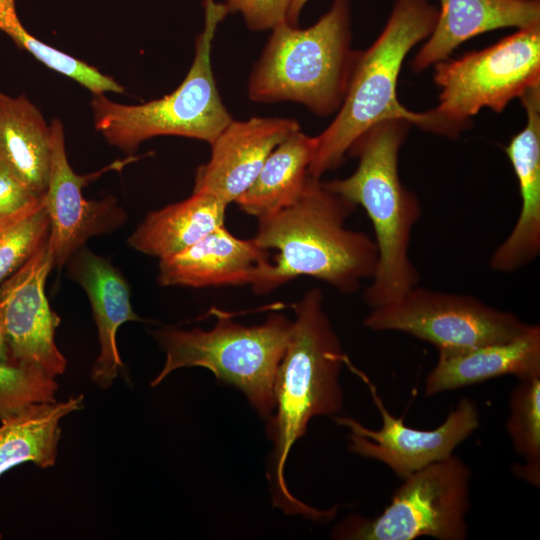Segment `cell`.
<instances>
[{
	"mask_svg": "<svg viewBox=\"0 0 540 540\" xmlns=\"http://www.w3.org/2000/svg\"><path fill=\"white\" fill-rule=\"evenodd\" d=\"M506 428L514 450L525 459L514 474L537 488L540 485V377L519 380L509 401Z\"/></svg>",
	"mask_w": 540,
	"mask_h": 540,
	"instance_id": "24",
	"label": "cell"
},
{
	"mask_svg": "<svg viewBox=\"0 0 540 540\" xmlns=\"http://www.w3.org/2000/svg\"><path fill=\"white\" fill-rule=\"evenodd\" d=\"M364 324L374 331L409 334L433 344L437 350L507 342L532 325L473 295L436 291L419 285L390 304L371 308Z\"/></svg>",
	"mask_w": 540,
	"mask_h": 540,
	"instance_id": "10",
	"label": "cell"
},
{
	"mask_svg": "<svg viewBox=\"0 0 540 540\" xmlns=\"http://www.w3.org/2000/svg\"><path fill=\"white\" fill-rule=\"evenodd\" d=\"M540 25V0H440L436 24L411 68L422 72L450 57L465 41L503 28Z\"/></svg>",
	"mask_w": 540,
	"mask_h": 540,
	"instance_id": "18",
	"label": "cell"
},
{
	"mask_svg": "<svg viewBox=\"0 0 540 540\" xmlns=\"http://www.w3.org/2000/svg\"><path fill=\"white\" fill-rule=\"evenodd\" d=\"M50 223L42 197L0 216V284L48 240Z\"/></svg>",
	"mask_w": 540,
	"mask_h": 540,
	"instance_id": "25",
	"label": "cell"
},
{
	"mask_svg": "<svg viewBox=\"0 0 540 540\" xmlns=\"http://www.w3.org/2000/svg\"><path fill=\"white\" fill-rule=\"evenodd\" d=\"M17 20L15 0H0V30L4 32Z\"/></svg>",
	"mask_w": 540,
	"mask_h": 540,
	"instance_id": "30",
	"label": "cell"
},
{
	"mask_svg": "<svg viewBox=\"0 0 540 540\" xmlns=\"http://www.w3.org/2000/svg\"><path fill=\"white\" fill-rule=\"evenodd\" d=\"M438 17L429 0H396L377 39L358 55L344 100L332 122L319 134L308 175L321 177L338 168L353 143L374 125L402 120L437 134L431 113L402 105L397 84L403 62L418 43L426 40Z\"/></svg>",
	"mask_w": 540,
	"mask_h": 540,
	"instance_id": "4",
	"label": "cell"
},
{
	"mask_svg": "<svg viewBox=\"0 0 540 540\" xmlns=\"http://www.w3.org/2000/svg\"><path fill=\"white\" fill-rule=\"evenodd\" d=\"M55 378L32 368L0 362V419L35 403L56 401Z\"/></svg>",
	"mask_w": 540,
	"mask_h": 540,
	"instance_id": "27",
	"label": "cell"
},
{
	"mask_svg": "<svg viewBox=\"0 0 540 540\" xmlns=\"http://www.w3.org/2000/svg\"><path fill=\"white\" fill-rule=\"evenodd\" d=\"M351 40L350 0H333L307 28L278 24L250 74L249 98L299 103L321 117L337 112L358 55Z\"/></svg>",
	"mask_w": 540,
	"mask_h": 540,
	"instance_id": "5",
	"label": "cell"
},
{
	"mask_svg": "<svg viewBox=\"0 0 540 540\" xmlns=\"http://www.w3.org/2000/svg\"><path fill=\"white\" fill-rule=\"evenodd\" d=\"M316 148V136L301 129L291 133L270 153L252 184L236 199L239 209L260 219L293 204L304 189Z\"/></svg>",
	"mask_w": 540,
	"mask_h": 540,
	"instance_id": "22",
	"label": "cell"
},
{
	"mask_svg": "<svg viewBox=\"0 0 540 540\" xmlns=\"http://www.w3.org/2000/svg\"><path fill=\"white\" fill-rule=\"evenodd\" d=\"M410 125L402 120L374 125L348 151L358 160L355 171L324 182L331 191L362 206L373 225L378 263L363 295L371 308L394 302L420 280L409 248L422 210L417 195L402 183L398 164Z\"/></svg>",
	"mask_w": 540,
	"mask_h": 540,
	"instance_id": "3",
	"label": "cell"
},
{
	"mask_svg": "<svg viewBox=\"0 0 540 540\" xmlns=\"http://www.w3.org/2000/svg\"><path fill=\"white\" fill-rule=\"evenodd\" d=\"M505 375L540 377V326L502 343L460 350H438L425 380V395L451 391Z\"/></svg>",
	"mask_w": 540,
	"mask_h": 540,
	"instance_id": "19",
	"label": "cell"
},
{
	"mask_svg": "<svg viewBox=\"0 0 540 540\" xmlns=\"http://www.w3.org/2000/svg\"><path fill=\"white\" fill-rule=\"evenodd\" d=\"M268 262V250L254 238H238L223 225L183 251L159 260L157 278L162 286H251Z\"/></svg>",
	"mask_w": 540,
	"mask_h": 540,
	"instance_id": "16",
	"label": "cell"
},
{
	"mask_svg": "<svg viewBox=\"0 0 540 540\" xmlns=\"http://www.w3.org/2000/svg\"><path fill=\"white\" fill-rule=\"evenodd\" d=\"M51 134L40 111L25 97L0 92V160L35 195L47 189Z\"/></svg>",
	"mask_w": 540,
	"mask_h": 540,
	"instance_id": "21",
	"label": "cell"
},
{
	"mask_svg": "<svg viewBox=\"0 0 540 540\" xmlns=\"http://www.w3.org/2000/svg\"><path fill=\"white\" fill-rule=\"evenodd\" d=\"M0 362L9 363V353L6 341L3 319L0 313Z\"/></svg>",
	"mask_w": 540,
	"mask_h": 540,
	"instance_id": "32",
	"label": "cell"
},
{
	"mask_svg": "<svg viewBox=\"0 0 540 540\" xmlns=\"http://www.w3.org/2000/svg\"><path fill=\"white\" fill-rule=\"evenodd\" d=\"M66 264L70 277L84 289L91 305L100 347L91 379L106 389L124 370L117 347L118 329L126 322L141 321V318L131 305L127 281L107 258L83 246Z\"/></svg>",
	"mask_w": 540,
	"mask_h": 540,
	"instance_id": "17",
	"label": "cell"
},
{
	"mask_svg": "<svg viewBox=\"0 0 540 540\" xmlns=\"http://www.w3.org/2000/svg\"><path fill=\"white\" fill-rule=\"evenodd\" d=\"M308 0H292L288 14H287V23L295 26L298 23V18L300 12Z\"/></svg>",
	"mask_w": 540,
	"mask_h": 540,
	"instance_id": "31",
	"label": "cell"
},
{
	"mask_svg": "<svg viewBox=\"0 0 540 540\" xmlns=\"http://www.w3.org/2000/svg\"><path fill=\"white\" fill-rule=\"evenodd\" d=\"M54 267L48 240L16 272L0 284V313L4 323L9 363L40 370L55 378L67 361L55 343L61 319L45 293Z\"/></svg>",
	"mask_w": 540,
	"mask_h": 540,
	"instance_id": "12",
	"label": "cell"
},
{
	"mask_svg": "<svg viewBox=\"0 0 540 540\" xmlns=\"http://www.w3.org/2000/svg\"><path fill=\"white\" fill-rule=\"evenodd\" d=\"M21 49L29 52L48 68L66 76L90 90L93 95L106 92L124 93L125 89L112 77L31 35L21 24L8 35Z\"/></svg>",
	"mask_w": 540,
	"mask_h": 540,
	"instance_id": "26",
	"label": "cell"
},
{
	"mask_svg": "<svg viewBox=\"0 0 540 540\" xmlns=\"http://www.w3.org/2000/svg\"><path fill=\"white\" fill-rule=\"evenodd\" d=\"M301 129L292 118L232 119L211 146L210 159L199 166L193 192L209 193L227 205L252 184L270 153Z\"/></svg>",
	"mask_w": 540,
	"mask_h": 540,
	"instance_id": "14",
	"label": "cell"
},
{
	"mask_svg": "<svg viewBox=\"0 0 540 540\" xmlns=\"http://www.w3.org/2000/svg\"><path fill=\"white\" fill-rule=\"evenodd\" d=\"M471 470L458 456L434 462L403 478L390 503L370 519L350 514L332 532L335 539L464 540Z\"/></svg>",
	"mask_w": 540,
	"mask_h": 540,
	"instance_id": "9",
	"label": "cell"
},
{
	"mask_svg": "<svg viewBox=\"0 0 540 540\" xmlns=\"http://www.w3.org/2000/svg\"><path fill=\"white\" fill-rule=\"evenodd\" d=\"M357 373L369 387L382 426L372 430L350 417L334 416V420L349 429L348 448L352 453L382 462L402 479L451 456L480 424L475 402L465 397L438 427L431 430L409 427L402 417H394L387 410L373 383Z\"/></svg>",
	"mask_w": 540,
	"mask_h": 540,
	"instance_id": "11",
	"label": "cell"
},
{
	"mask_svg": "<svg viewBox=\"0 0 540 540\" xmlns=\"http://www.w3.org/2000/svg\"><path fill=\"white\" fill-rule=\"evenodd\" d=\"M227 204L205 192L148 213L128 238L129 246L159 260L175 255L224 225Z\"/></svg>",
	"mask_w": 540,
	"mask_h": 540,
	"instance_id": "20",
	"label": "cell"
},
{
	"mask_svg": "<svg viewBox=\"0 0 540 540\" xmlns=\"http://www.w3.org/2000/svg\"><path fill=\"white\" fill-rule=\"evenodd\" d=\"M521 102L526 124L505 147L518 180L521 207L511 232L490 258V268L500 273L521 269L540 254V93L529 92Z\"/></svg>",
	"mask_w": 540,
	"mask_h": 540,
	"instance_id": "15",
	"label": "cell"
},
{
	"mask_svg": "<svg viewBox=\"0 0 540 540\" xmlns=\"http://www.w3.org/2000/svg\"><path fill=\"white\" fill-rule=\"evenodd\" d=\"M50 134L49 178L42 201L50 223L48 243L54 267H62L89 238L110 233L125 223L126 212L114 197L88 200L82 189L101 174L120 170L133 159L116 161L100 171L79 175L69 164L59 120L50 125Z\"/></svg>",
	"mask_w": 540,
	"mask_h": 540,
	"instance_id": "13",
	"label": "cell"
},
{
	"mask_svg": "<svg viewBox=\"0 0 540 540\" xmlns=\"http://www.w3.org/2000/svg\"><path fill=\"white\" fill-rule=\"evenodd\" d=\"M439 102L429 110L438 135L455 138L484 108L502 112L540 83V25L516 32L481 50L434 65Z\"/></svg>",
	"mask_w": 540,
	"mask_h": 540,
	"instance_id": "8",
	"label": "cell"
},
{
	"mask_svg": "<svg viewBox=\"0 0 540 540\" xmlns=\"http://www.w3.org/2000/svg\"><path fill=\"white\" fill-rule=\"evenodd\" d=\"M292 320L273 312L258 325H242L219 313L209 330L166 327L153 332L165 363L151 381L158 386L180 368L203 367L222 383L240 389L265 420L275 408L276 373L290 337Z\"/></svg>",
	"mask_w": 540,
	"mask_h": 540,
	"instance_id": "7",
	"label": "cell"
},
{
	"mask_svg": "<svg viewBox=\"0 0 540 540\" xmlns=\"http://www.w3.org/2000/svg\"><path fill=\"white\" fill-rule=\"evenodd\" d=\"M295 318L279 364L275 383V408L267 419V436L273 443L268 481L273 505L287 514L311 520L332 519L335 510H318L293 496L284 469L295 442L304 436L315 416H336L343 409L339 383L347 357L324 309L321 289L311 288L294 304Z\"/></svg>",
	"mask_w": 540,
	"mask_h": 540,
	"instance_id": "1",
	"label": "cell"
},
{
	"mask_svg": "<svg viewBox=\"0 0 540 540\" xmlns=\"http://www.w3.org/2000/svg\"><path fill=\"white\" fill-rule=\"evenodd\" d=\"M292 0H225L228 12H240L248 26L254 31L273 29L287 22Z\"/></svg>",
	"mask_w": 540,
	"mask_h": 540,
	"instance_id": "28",
	"label": "cell"
},
{
	"mask_svg": "<svg viewBox=\"0 0 540 540\" xmlns=\"http://www.w3.org/2000/svg\"><path fill=\"white\" fill-rule=\"evenodd\" d=\"M84 396L61 402L35 403L0 419V476L23 463L41 468L55 464L60 420L83 408Z\"/></svg>",
	"mask_w": 540,
	"mask_h": 540,
	"instance_id": "23",
	"label": "cell"
},
{
	"mask_svg": "<svg viewBox=\"0 0 540 540\" xmlns=\"http://www.w3.org/2000/svg\"><path fill=\"white\" fill-rule=\"evenodd\" d=\"M204 8V28L196 38L193 62L174 91L139 105L93 95L94 126L109 144L128 154L157 136H180L211 145L233 119L222 102L211 64L215 33L228 11L214 0H204Z\"/></svg>",
	"mask_w": 540,
	"mask_h": 540,
	"instance_id": "6",
	"label": "cell"
},
{
	"mask_svg": "<svg viewBox=\"0 0 540 540\" xmlns=\"http://www.w3.org/2000/svg\"><path fill=\"white\" fill-rule=\"evenodd\" d=\"M355 208L308 175L293 204L257 219L254 240L278 253L261 267L252 291L266 295L300 276L324 281L342 294L358 291L375 274L378 249L369 235L346 226Z\"/></svg>",
	"mask_w": 540,
	"mask_h": 540,
	"instance_id": "2",
	"label": "cell"
},
{
	"mask_svg": "<svg viewBox=\"0 0 540 540\" xmlns=\"http://www.w3.org/2000/svg\"><path fill=\"white\" fill-rule=\"evenodd\" d=\"M38 197L0 160V216L17 211Z\"/></svg>",
	"mask_w": 540,
	"mask_h": 540,
	"instance_id": "29",
	"label": "cell"
}]
</instances>
